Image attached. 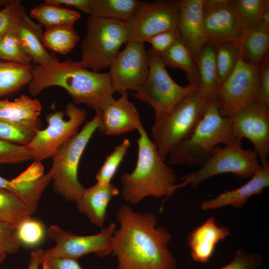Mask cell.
I'll use <instances>...</instances> for the list:
<instances>
[{
  "mask_svg": "<svg viewBox=\"0 0 269 269\" xmlns=\"http://www.w3.org/2000/svg\"><path fill=\"white\" fill-rule=\"evenodd\" d=\"M262 262L260 255L240 249L236 251L233 260L220 269H257Z\"/></svg>",
  "mask_w": 269,
  "mask_h": 269,
  "instance_id": "cell-42",
  "label": "cell"
},
{
  "mask_svg": "<svg viewBox=\"0 0 269 269\" xmlns=\"http://www.w3.org/2000/svg\"><path fill=\"white\" fill-rule=\"evenodd\" d=\"M204 0H181L177 29L195 62L207 42L203 22Z\"/></svg>",
  "mask_w": 269,
  "mask_h": 269,
  "instance_id": "cell-17",
  "label": "cell"
},
{
  "mask_svg": "<svg viewBox=\"0 0 269 269\" xmlns=\"http://www.w3.org/2000/svg\"><path fill=\"white\" fill-rule=\"evenodd\" d=\"M51 180L48 173L34 181L21 183L7 180L0 176V189L17 196L33 213L36 210L43 192Z\"/></svg>",
  "mask_w": 269,
  "mask_h": 269,
  "instance_id": "cell-27",
  "label": "cell"
},
{
  "mask_svg": "<svg viewBox=\"0 0 269 269\" xmlns=\"http://www.w3.org/2000/svg\"><path fill=\"white\" fill-rule=\"evenodd\" d=\"M30 17L39 21L45 28L65 25H74L81 17L77 11L62 5L45 2L33 8Z\"/></svg>",
  "mask_w": 269,
  "mask_h": 269,
  "instance_id": "cell-29",
  "label": "cell"
},
{
  "mask_svg": "<svg viewBox=\"0 0 269 269\" xmlns=\"http://www.w3.org/2000/svg\"><path fill=\"white\" fill-rule=\"evenodd\" d=\"M260 89L258 102L269 106V58L258 65Z\"/></svg>",
  "mask_w": 269,
  "mask_h": 269,
  "instance_id": "cell-44",
  "label": "cell"
},
{
  "mask_svg": "<svg viewBox=\"0 0 269 269\" xmlns=\"http://www.w3.org/2000/svg\"><path fill=\"white\" fill-rule=\"evenodd\" d=\"M17 234L21 245L33 247L42 241L45 231L41 222L30 217L17 226Z\"/></svg>",
  "mask_w": 269,
  "mask_h": 269,
  "instance_id": "cell-37",
  "label": "cell"
},
{
  "mask_svg": "<svg viewBox=\"0 0 269 269\" xmlns=\"http://www.w3.org/2000/svg\"><path fill=\"white\" fill-rule=\"evenodd\" d=\"M269 186V162L262 165L261 168L243 185L231 190H226L215 197L202 202L200 204L203 211L220 208L232 205L242 208L252 196L262 193Z\"/></svg>",
  "mask_w": 269,
  "mask_h": 269,
  "instance_id": "cell-19",
  "label": "cell"
},
{
  "mask_svg": "<svg viewBox=\"0 0 269 269\" xmlns=\"http://www.w3.org/2000/svg\"><path fill=\"white\" fill-rule=\"evenodd\" d=\"M12 0H0V10L10 3Z\"/></svg>",
  "mask_w": 269,
  "mask_h": 269,
  "instance_id": "cell-49",
  "label": "cell"
},
{
  "mask_svg": "<svg viewBox=\"0 0 269 269\" xmlns=\"http://www.w3.org/2000/svg\"><path fill=\"white\" fill-rule=\"evenodd\" d=\"M13 31L21 46L37 65H45L58 60L43 45L42 25L35 22L26 10L19 17Z\"/></svg>",
  "mask_w": 269,
  "mask_h": 269,
  "instance_id": "cell-22",
  "label": "cell"
},
{
  "mask_svg": "<svg viewBox=\"0 0 269 269\" xmlns=\"http://www.w3.org/2000/svg\"><path fill=\"white\" fill-rule=\"evenodd\" d=\"M77 260L65 257L47 258L43 259L41 264L43 269H84Z\"/></svg>",
  "mask_w": 269,
  "mask_h": 269,
  "instance_id": "cell-45",
  "label": "cell"
},
{
  "mask_svg": "<svg viewBox=\"0 0 269 269\" xmlns=\"http://www.w3.org/2000/svg\"><path fill=\"white\" fill-rule=\"evenodd\" d=\"M119 189L112 183H96L86 188L76 202L78 211L84 214L97 227L104 226L108 205L113 197L119 194Z\"/></svg>",
  "mask_w": 269,
  "mask_h": 269,
  "instance_id": "cell-23",
  "label": "cell"
},
{
  "mask_svg": "<svg viewBox=\"0 0 269 269\" xmlns=\"http://www.w3.org/2000/svg\"><path fill=\"white\" fill-rule=\"evenodd\" d=\"M25 10L20 0H12L0 10V36L13 29L19 17Z\"/></svg>",
  "mask_w": 269,
  "mask_h": 269,
  "instance_id": "cell-40",
  "label": "cell"
},
{
  "mask_svg": "<svg viewBox=\"0 0 269 269\" xmlns=\"http://www.w3.org/2000/svg\"><path fill=\"white\" fill-rule=\"evenodd\" d=\"M116 229V225L111 223L97 234L78 236L57 226H51L48 230V235L55 241L56 245L43 250V259L65 257L78 259L90 253L106 257L112 252L113 238Z\"/></svg>",
  "mask_w": 269,
  "mask_h": 269,
  "instance_id": "cell-13",
  "label": "cell"
},
{
  "mask_svg": "<svg viewBox=\"0 0 269 269\" xmlns=\"http://www.w3.org/2000/svg\"><path fill=\"white\" fill-rule=\"evenodd\" d=\"M242 145V139L238 138L223 147L216 146L198 170L181 177L180 188L187 185L196 188L205 180L223 173H233L240 178L251 177L262 165L256 151L245 149Z\"/></svg>",
  "mask_w": 269,
  "mask_h": 269,
  "instance_id": "cell-9",
  "label": "cell"
},
{
  "mask_svg": "<svg viewBox=\"0 0 269 269\" xmlns=\"http://www.w3.org/2000/svg\"><path fill=\"white\" fill-rule=\"evenodd\" d=\"M39 163L35 162L28 169L16 178L12 179L13 182L21 183L34 181L43 175V169L39 166Z\"/></svg>",
  "mask_w": 269,
  "mask_h": 269,
  "instance_id": "cell-46",
  "label": "cell"
},
{
  "mask_svg": "<svg viewBox=\"0 0 269 269\" xmlns=\"http://www.w3.org/2000/svg\"><path fill=\"white\" fill-rule=\"evenodd\" d=\"M147 53L148 76L141 88L133 96L152 107L154 122H157L171 112L184 98L198 90L199 86L198 84L186 86L178 84L169 75L159 55L151 48Z\"/></svg>",
  "mask_w": 269,
  "mask_h": 269,
  "instance_id": "cell-8",
  "label": "cell"
},
{
  "mask_svg": "<svg viewBox=\"0 0 269 269\" xmlns=\"http://www.w3.org/2000/svg\"><path fill=\"white\" fill-rule=\"evenodd\" d=\"M32 159L27 145L12 143L0 139V164L17 163Z\"/></svg>",
  "mask_w": 269,
  "mask_h": 269,
  "instance_id": "cell-38",
  "label": "cell"
},
{
  "mask_svg": "<svg viewBox=\"0 0 269 269\" xmlns=\"http://www.w3.org/2000/svg\"><path fill=\"white\" fill-rule=\"evenodd\" d=\"M33 214L19 198L0 189V222L18 226Z\"/></svg>",
  "mask_w": 269,
  "mask_h": 269,
  "instance_id": "cell-32",
  "label": "cell"
},
{
  "mask_svg": "<svg viewBox=\"0 0 269 269\" xmlns=\"http://www.w3.org/2000/svg\"><path fill=\"white\" fill-rule=\"evenodd\" d=\"M240 43L215 44L216 62L220 87L235 69L240 55Z\"/></svg>",
  "mask_w": 269,
  "mask_h": 269,
  "instance_id": "cell-34",
  "label": "cell"
},
{
  "mask_svg": "<svg viewBox=\"0 0 269 269\" xmlns=\"http://www.w3.org/2000/svg\"><path fill=\"white\" fill-rule=\"evenodd\" d=\"M140 2L137 0H89L87 14L126 22L134 15Z\"/></svg>",
  "mask_w": 269,
  "mask_h": 269,
  "instance_id": "cell-28",
  "label": "cell"
},
{
  "mask_svg": "<svg viewBox=\"0 0 269 269\" xmlns=\"http://www.w3.org/2000/svg\"><path fill=\"white\" fill-rule=\"evenodd\" d=\"M41 110L40 101L26 95H21L13 101L0 100V120L33 132L40 130Z\"/></svg>",
  "mask_w": 269,
  "mask_h": 269,
  "instance_id": "cell-21",
  "label": "cell"
},
{
  "mask_svg": "<svg viewBox=\"0 0 269 269\" xmlns=\"http://www.w3.org/2000/svg\"><path fill=\"white\" fill-rule=\"evenodd\" d=\"M231 2L243 31L260 23L263 13L269 8V0H231Z\"/></svg>",
  "mask_w": 269,
  "mask_h": 269,
  "instance_id": "cell-33",
  "label": "cell"
},
{
  "mask_svg": "<svg viewBox=\"0 0 269 269\" xmlns=\"http://www.w3.org/2000/svg\"><path fill=\"white\" fill-rule=\"evenodd\" d=\"M159 56L165 67L179 68L185 71L190 84L198 83L196 62L180 36Z\"/></svg>",
  "mask_w": 269,
  "mask_h": 269,
  "instance_id": "cell-30",
  "label": "cell"
},
{
  "mask_svg": "<svg viewBox=\"0 0 269 269\" xmlns=\"http://www.w3.org/2000/svg\"><path fill=\"white\" fill-rule=\"evenodd\" d=\"M236 138L249 139L253 144L261 165L268 162L269 106L257 102L228 116Z\"/></svg>",
  "mask_w": 269,
  "mask_h": 269,
  "instance_id": "cell-15",
  "label": "cell"
},
{
  "mask_svg": "<svg viewBox=\"0 0 269 269\" xmlns=\"http://www.w3.org/2000/svg\"><path fill=\"white\" fill-rule=\"evenodd\" d=\"M137 132L136 163L132 172L121 176L122 196L134 205L148 196L168 198L180 188L175 169L161 156L143 126Z\"/></svg>",
  "mask_w": 269,
  "mask_h": 269,
  "instance_id": "cell-3",
  "label": "cell"
},
{
  "mask_svg": "<svg viewBox=\"0 0 269 269\" xmlns=\"http://www.w3.org/2000/svg\"><path fill=\"white\" fill-rule=\"evenodd\" d=\"M102 111L96 112L83 128L62 145L52 156V163L48 173L56 194L69 201L77 202L86 188L78 178L82 155L95 132L99 130Z\"/></svg>",
  "mask_w": 269,
  "mask_h": 269,
  "instance_id": "cell-5",
  "label": "cell"
},
{
  "mask_svg": "<svg viewBox=\"0 0 269 269\" xmlns=\"http://www.w3.org/2000/svg\"><path fill=\"white\" fill-rule=\"evenodd\" d=\"M141 126L139 113L129 99L128 92L121 94L102 111L99 130L107 135H119L138 130Z\"/></svg>",
  "mask_w": 269,
  "mask_h": 269,
  "instance_id": "cell-18",
  "label": "cell"
},
{
  "mask_svg": "<svg viewBox=\"0 0 269 269\" xmlns=\"http://www.w3.org/2000/svg\"><path fill=\"white\" fill-rule=\"evenodd\" d=\"M179 0L141 1L134 15L125 22L127 42L144 43L152 36L177 29Z\"/></svg>",
  "mask_w": 269,
  "mask_h": 269,
  "instance_id": "cell-11",
  "label": "cell"
},
{
  "mask_svg": "<svg viewBox=\"0 0 269 269\" xmlns=\"http://www.w3.org/2000/svg\"><path fill=\"white\" fill-rule=\"evenodd\" d=\"M203 22L207 42L240 43L243 30L231 0H204Z\"/></svg>",
  "mask_w": 269,
  "mask_h": 269,
  "instance_id": "cell-16",
  "label": "cell"
},
{
  "mask_svg": "<svg viewBox=\"0 0 269 269\" xmlns=\"http://www.w3.org/2000/svg\"><path fill=\"white\" fill-rule=\"evenodd\" d=\"M228 117L222 116L217 99L208 102L203 116L192 132L169 153V165L202 166L219 144H227L236 139Z\"/></svg>",
  "mask_w": 269,
  "mask_h": 269,
  "instance_id": "cell-4",
  "label": "cell"
},
{
  "mask_svg": "<svg viewBox=\"0 0 269 269\" xmlns=\"http://www.w3.org/2000/svg\"><path fill=\"white\" fill-rule=\"evenodd\" d=\"M79 40L80 37L72 25L45 28L42 37L45 48L60 54L71 51Z\"/></svg>",
  "mask_w": 269,
  "mask_h": 269,
  "instance_id": "cell-31",
  "label": "cell"
},
{
  "mask_svg": "<svg viewBox=\"0 0 269 269\" xmlns=\"http://www.w3.org/2000/svg\"><path fill=\"white\" fill-rule=\"evenodd\" d=\"M43 250L36 249L30 253V260L27 269H38L43 260Z\"/></svg>",
  "mask_w": 269,
  "mask_h": 269,
  "instance_id": "cell-47",
  "label": "cell"
},
{
  "mask_svg": "<svg viewBox=\"0 0 269 269\" xmlns=\"http://www.w3.org/2000/svg\"><path fill=\"white\" fill-rule=\"evenodd\" d=\"M199 91L184 98L168 115L155 122L151 129L153 142L164 160L193 131L208 102Z\"/></svg>",
  "mask_w": 269,
  "mask_h": 269,
  "instance_id": "cell-7",
  "label": "cell"
},
{
  "mask_svg": "<svg viewBox=\"0 0 269 269\" xmlns=\"http://www.w3.org/2000/svg\"><path fill=\"white\" fill-rule=\"evenodd\" d=\"M198 91L208 101L217 99L219 88L216 62L215 44L207 42L197 60Z\"/></svg>",
  "mask_w": 269,
  "mask_h": 269,
  "instance_id": "cell-24",
  "label": "cell"
},
{
  "mask_svg": "<svg viewBox=\"0 0 269 269\" xmlns=\"http://www.w3.org/2000/svg\"><path fill=\"white\" fill-rule=\"evenodd\" d=\"M29 93L36 96L45 89L58 86L65 90L74 104H84L95 112L103 111L115 99L108 73L89 70L79 61L58 60L33 67Z\"/></svg>",
  "mask_w": 269,
  "mask_h": 269,
  "instance_id": "cell-2",
  "label": "cell"
},
{
  "mask_svg": "<svg viewBox=\"0 0 269 269\" xmlns=\"http://www.w3.org/2000/svg\"><path fill=\"white\" fill-rule=\"evenodd\" d=\"M36 132L0 120V139L12 143L27 145Z\"/></svg>",
  "mask_w": 269,
  "mask_h": 269,
  "instance_id": "cell-39",
  "label": "cell"
},
{
  "mask_svg": "<svg viewBox=\"0 0 269 269\" xmlns=\"http://www.w3.org/2000/svg\"><path fill=\"white\" fill-rule=\"evenodd\" d=\"M33 66L0 61V97L18 92L32 79Z\"/></svg>",
  "mask_w": 269,
  "mask_h": 269,
  "instance_id": "cell-26",
  "label": "cell"
},
{
  "mask_svg": "<svg viewBox=\"0 0 269 269\" xmlns=\"http://www.w3.org/2000/svg\"><path fill=\"white\" fill-rule=\"evenodd\" d=\"M130 146V141L125 138L117 145L106 159L96 174L97 183L106 184L111 183L118 168L123 160Z\"/></svg>",
  "mask_w": 269,
  "mask_h": 269,
  "instance_id": "cell-35",
  "label": "cell"
},
{
  "mask_svg": "<svg viewBox=\"0 0 269 269\" xmlns=\"http://www.w3.org/2000/svg\"><path fill=\"white\" fill-rule=\"evenodd\" d=\"M261 22L269 27V8L267 9L263 13Z\"/></svg>",
  "mask_w": 269,
  "mask_h": 269,
  "instance_id": "cell-48",
  "label": "cell"
},
{
  "mask_svg": "<svg viewBox=\"0 0 269 269\" xmlns=\"http://www.w3.org/2000/svg\"><path fill=\"white\" fill-rule=\"evenodd\" d=\"M116 217L120 227L113 236L112 253L117 259V269H177L168 248L171 235L157 226L155 214L123 205Z\"/></svg>",
  "mask_w": 269,
  "mask_h": 269,
  "instance_id": "cell-1",
  "label": "cell"
},
{
  "mask_svg": "<svg viewBox=\"0 0 269 269\" xmlns=\"http://www.w3.org/2000/svg\"><path fill=\"white\" fill-rule=\"evenodd\" d=\"M15 225L0 222V251L14 254L21 246Z\"/></svg>",
  "mask_w": 269,
  "mask_h": 269,
  "instance_id": "cell-41",
  "label": "cell"
},
{
  "mask_svg": "<svg viewBox=\"0 0 269 269\" xmlns=\"http://www.w3.org/2000/svg\"><path fill=\"white\" fill-rule=\"evenodd\" d=\"M230 234V230L219 226L214 217L208 218L187 238L192 259L200 263L208 262L213 256L217 245Z\"/></svg>",
  "mask_w": 269,
  "mask_h": 269,
  "instance_id": "cell-20",
  "label": "cell"
},
{
  "mask_svg": "<svg viewBox=\"0 0 269 269\" xmlns=\"http://www.w3.org/2000/svg\"><path fill=\"white\" fill-rule=\"evenodd\" d=\"M0 59L3 61L30 64V56L21 46L13 30L0 36Z\"/></svg>",
  "mask_w": 269,
  "mask_h": 269,
  "instance_id": "cell-36",
  "label": "cell"
},
{
  "mask_svg": "<svg viewBox=\"0 0 269 269\" xmlns=\"http://www.w3.org/2000/svg\"><path fill=\"white\" fill-rule=\"evenodd\" d=\"M87 117L85 109L72 102L66 106L65 112L49 113L46 117L47 127L38 130L27 145L34 162L40 163L51 157L62 145L78 132L79 127L86 121Z\"/></svg>",
  "mask_w": 269,
  "mask_h": 269,
  "instance_id": "cell-10",
  "label": "cell"
},
{
  "mask_svg": "<svg viewBox=\"0 0 269 269\" xmlns=\"http://www.w3.org/2000/svg\"><path fill=\"white\" fill-rule=\"evenodd\" d=\"M110 65L108 73L113 90L121 94L128 90L137 92L149 72L147 51L144 43L131 41Z\"/></svg>",
  "mask_w": 269,
  "mask_h": 269,
  "instance_id": "cell-14",
  "label": "cell"
},
{
  "mask_svg": "<svg viewBox=\"0 0 269 269\" xmlns=\"http://www.w3.org/2000/svg\"><path fill=\"white\" fill-rule=\"evenodd\" d=\"M6 255V254L5 253L0 251V266L4 261Z\"/></svg>",
  "mask_w": 269,
  "mask_h": 269,
  "instance_id": "cell-50",
  "label": "cell"
},
{
  "mask_svg": "<svg viewBox=\"0 0 269 269\" xmlns=\"http://www.w3.org/2000/svg\"><path fill=\"white\" fill-rule=\"evenodd\" d=\"M240 56L255 66L269 58V27L261 22L244 30L240 44Z\"/></svg>",
  "mask_w": 269,
  "mask_h": 269,
  "instance_id": "cell-25",
  "label": "cell"
},
{
  "mask_svg": "<svg viewBox=\"0 0 269 269\" xmlns=\"http://www.w3.org/2000/svg\"><path fill=\"white\" fill-rule=\"evenodd\" d=\"M87 32L81 43L80 64L92 71L109 67L126 44L128 33L126 22L121 20L89 16Z\"/></svg>",
  "mask_w": 269,
  "mask_h": 269,
  "instance_id": "cell-6",
  "label": "cell"
},
{
  "mask_svg": "<svg viewBox=\"0 0 269 269\" xmlns=\"http://www.w3.org/2000/svg\"><path fill=\"white\" fill-rule=\"evenodd\" d=\"M180 37L177 29L158 33L150 38L147 42L152 46L151 49L158 55L167 50Z\"/></svg>",
  "mask_w": 269,
  "mask_h": 269,
  "instance_id": "cell-43",
  "label": "cell"
},
{
  "mask_svg": "<svg viewBox=\"0 0 269 269\" xmlns=\"http://www.w3.org/2000/svg\"><path fill=\"white\" fill-rule=\"evenodd\" d=\"M259 89L258 66L246 62L240 55L233 71L218 89L217 99L221 115L228 117L258 102Z\"/></svg>",
  "mask_w": 269,
  "mask_h": 269,
  "instance_id": "cell-12",
  "label": "cell"
}]
</instances>
